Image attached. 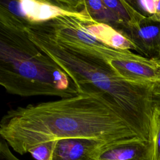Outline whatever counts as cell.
Listing matches in <instances>:
<instances>
[{
	"label": "cell",
	"mask_w": 160,
	"mask_h": 160,
	"mask_svg": "<svg viewBox=\"0 0 160 160\" xmlns=\"http://www.w3.org/2000/svg\"><path fill=\"white\" fill-rule=\"evenodd\" d=\"M0 135L20 154L61 139L144 140L102 96L88 94L11 109L1 119Z\"/></svg>",
	"instance_id": "6da1fadb"
},
{
	"label": "cell",
	"mask_w": 160,
	"mask_h": 160,
	"mask_svg": "<svg viewBox=\"0 0 160 160\" xmlns=\"http://www.w3.org/2000/svg\"><path fill=\"white\" fill-rule=\"evenodd\" d=\"M26 31L68 74L78 94L102 96L142 139L153 142V83L123 79L102 58L63 44L31 24H26Z\"/></svg>",
	"instance_id": "7a4b0ae2"
},
{
	"label": "cell",
	"mask_w": 160,
	"mask_h": 160,
	"mask_svg": "<svg viewBox=\"0 0 160 160\" xmlns=\"http://www.w3.org/2000/svg\"><path fill=\"white\" fill-rule=\"evenodd\" d=\"M0 84L22 97L78 94L68 74L30 39L25 23L1 6Z\"/></svg>",
	"instance_id": "3957f363"
},
{
	"label": "cell",
	"mask_w": 160,
	"mask_h": 160,
	"mask_svg": "<svg viewBox=\"0 0 160 160\" xmlns=\"http://www.w3.org/2000/svg\"><path fill=\"white\" fill-rule=\"evenodd\" d=\"M0 6L26 24L41 23L63 15L90 17L83 1L2 0Z\"/></svg>",
	"instance_id": "277c9868"
},
{
	"label": "cell",
	"mask_w": 160,
	"mask_h": 160,
	"mask_svg": "<svg viewBox=\"0 0 160 160\" xmlns=\"http://www.w3.org/2000/svg\"><path fill=\"white\" fill-rule=\"evenodd\" d=\"M108 65L122 78L139 82L154 83L160 81V58H149L124 50Z\"/></svg>",
	"instance_id": "5b68a950"
},
{
	"label": "cell",
	"mask_w": 160,
	"mask_h": 160,
	"mask_svg": "<svg viewBox=\"0 0 160 160\" xmlns=\"http://www.w3.org/2000/svg\"><path fill=\"white\" fill-rule=\"evenodd\" d=\"M141 56L160 58V21L143 17L136 24L119 31Z\"/></svg>",
	"instance_id": "8992f818"
},
{
	"label": "cell",
	"mask_w": 160,
	"mask_h": 160,
	"mask_svg": "<svg viewBox=\"0 0 160 160\" xmlns=\"http://www.w3.org/2000/svg\"><path fill=\"white\" fill-rule=\"evenodd\" d=\"M95 160H155L154 142L132 139L105 143L98 149Z\"/></svg>",
	"instance_id": "52a82bcc"
},
{
	"label": "cell",
	"mask_w": 160,
	"mask_h": 160,
	"mask_svg": "<svg viewBox=\"0 0 160 160\" xmlns=\"http://www.w3.org/2000/svg\"><path fill=\"white\" fill-rule=\"evenodd\" d=\"M105 143L87 138L58 139L52 160H95L98 149Z\"/></svg>",
	"instance_id": "ba28073f"
},
{
	"label": "cell",
	"mask_w": 160,
	"mask_h": 160,
	"mask_svg": "<svg viewBox=\"0 0 160 160\" xmlns=\"http://www.w3.org/2000/svg\"><path fill=\"white\" fill-rule=\"evenodd\" d=\"M82 24L90 34L107 46L123 50L136 49L131 41L109 25L98 22L91 18H83Z\"/></svg>",
	"instance_id": "9c48e42d"
},
{
	"label": "cell",
	"mask_w": 160,
	"mask_h": 160,
	"mask_svg": "<svg viewBox=\"0 0 160 160\" xmlns=\"http://www.w3.org/2000/svg\"><path fill=\"white\" fill-rule=\"evenodd\" d=\"M89 16L95 21L109 25L116 30L121 28V24L114 12L104 3L103 0L84 1Z\"/></svg>",
	"instance_id": "30bf717a"
},
{
	"label": "cell",
	"mask_w": 160,
	"mask_h": 160,
	"mask_svg": "<svg viewBox=\"0 0 160 160\" xmlns=\"http://www.w3.org/2000/svg\"><path fill=\"white\" fill-rule=\"evenodd\" d=\"M103 2L119 20L121 28L119 31L136 24L144 17L129 3L128 1L103 0Z\"/></svg>",
	"instance_id": "8fae6325"
},
{
	"label": "cell",
	"mask_w": 160,
	"mask_h": 160,
	"mask_svg": "<svg viewBox=\"0 0 160 160\" xmlns=\"http://www.w3.org/2000/svg\"><path fill=\"white\" fill-rule=\"evenodd\" d=\"M142 16L160 21V0H128Z\"/></svg>",
	"instance_id": "7c38bea8"
},
{
	"label": "cell",
	"mask_w": 160,
	"mask_h": 160,
	"mask_svg": "<svg viewBox=\"0 0 160 160\" xmlns=\"http://www.w3.org/2000/svg\"><path fill=\"white\" fill-rule=\"evenodd\" d=\"M56 141L41 142L31 148L28 152L37 160H52Z\"/></svg>",
	"instance_id": "4fadbf2b"
},
{
	"label": "cell",
	"mask_w": 160,
	"mask_h": 160,
	"mask_svg": "<svg viewBox=\"0 0 160 160\" xmlns=\"http://www.w3.org/2000/svg\"><path fill=\"white\" fill-rule=\"evenodd\" d=\"M152 123L155 160H160V104L154 105Z\"/></svg>",
	"instance_id": "5bb4252c"
},
{
	"label": "cell",
	"mask_w": 160,
	"mask_h": 160,
	"mask_svg": "<svg viewBox=\"0 0 160 160\" xmlns=\"http://www.w3.org/2000/svg\"><path fill=\"white\" fill-rule=\"evenodd\" d=\"M0 160H20L11 152L8 143L2 138L0 142Z\"/></svg>",
	"instance_id": "9a60e30c"
},
{
	"label": "cell",
	"mask_w": 160,
	"mask_h": 160,
	"mask_svg": "<svg viewBox=\"0 0 160 160\" xmlns=\"http://www.w3.org/2000/svg\"><path fill=\"white\" fill-rule=\"evenodd\" d=\"M152 101L154 104H160V81L152 84Z\"/></svg>",
	"instance_id": "2e32d148"
}]
</instances>
